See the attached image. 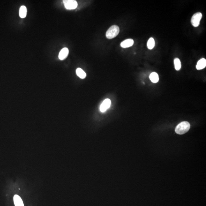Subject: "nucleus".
Returning a JSON list of instances; mask_svg holds the SVG:
<instances>
[{
	"label": "nucleus",
	"instance_id": "1",
	"mask_svg": "<svg viewBox=\"0 0 206 206\" xmlns=\"http://www.w3.org/2000/svg\"><path fill=\"white\" fill-rule=\"evenodd\" d=\"M190 123L188 121H183L180 123L175 129L177 134L182 135L188 132L190 128Z\"/></svg>",
	"mask_w": 206,
	"mask_h": 206
},
{
	"label": "nucleus",
	"instance_id": "2",
	"mask_svg": "<svg viewBox=\"0 0 206 206\" xmlns=\"http://www.w3.org/2000/svg\"><path fill=\"white\" fill-rule=\"evenodd\" d=\"M119 27L117 25H113L110 27L106 31V36L107 38L112 39L116 37L119 34Z\"/></svg>",
	"mask_w": 206,
	"mask_h": 206
},
{
	"label": "nucleus",
	"instance_id": "3",
	"mask_svg": "<svg viewBox=\"0 0 206 206\" xmlns=\"http://www.w3.org/2000/svg\"><path fill=\"white\" fill-rule=\"evenodd\" d=\"M202 17V15L201 12L196 13L194 14L191 20V23L192 25L195 27H198L199 25Z\"/></svg>",
	"mask_w": 206,
	"mask_h": 206
},
{
	"label": "nucleus",
	"instance_id": "4",
	"mask_svg": "<svg viewBox=\"0 0 206 206\" xmlns=\"http://www.w3.org/2000/svg\"><path fill=\"white\" fill-rule=\"evenodd\" d=\"M63 2L65 8L68 10L76 9L78 6L77 2L74 0H64Z\"/></svg>",
	"mask_w": 206,
	"mask_h": 206
},
{
	"label": "nucleus",
	"instance_id": "5",
	"mask_svg": "<svg viewBox=\"0 0 206 206\" xmlns=\"http://www.w3.org/2000/svg\"><path fill=\"white\" fill-rule=\"evenodd\" d=\"M111 100L109 99H105L100 105V112H104L109 108L111 105Z\"/></svg>",
	"mask_w": 206,
	"mask_h": 206
},
{
	"label": "nucleus",
	"instance_id": "6",
	"mask_svg": "<svg viewBox=\"0 0 206 206\" xmlns=\"http://www.w3.org/2000/svg\"><path fill=\"white\" fill-rule=\"evenodd\" d=\"M134 43V41L132 39H127L121 42L120 46L122 48H126L133 46Z\"/></svg>",
	"mask_w": 206,
	"mask_h": 206
},
{
	"label": "nucleus",
	"instance_id": "7",
	"mask_svg": "<svg viewBox=\"0 0 206 206\" xmlns=\"http://www.w3.org/2000/svg\"><path fill=\"white\" fill-rule=\"evenodd\" d=\"M69 54L68 49L65 47L61 49L59 53V58L60 60H64L67 57Z\"/></svg>",
	"mask_w": 206,
	"mask_h": 206
},
{
	"label": "nucleus",
	"instance_id": "8",
	"mask_svg": "<svg viewBox=\"0 0 206 206\" xmlns=\"http://www.w3.org/2000/svg\"><path fill=\"white\" fill-rule=\"evenodd\" d=\"M206 66V60L205 59L203 58L200 59L198 61L196 67L197 70H201L205 68Z\"/></svg>",
	"mask_w": 206,
	"mask_h": 206
},
{
	"label": "nucleus",
	"instance_id": "9",
	"mask_svg": "<svg viewBox=\"0 0 206 206\" xmlns=\"http://www.w3.org/2000/svg\"><path fill=\"white\" fill-rule=\"evenodd\" d=\"M14 201L15 206H24L22 198L18 195H15L14 197Z\"/></svg>",
	"mask_w": 206,
	"mask_h": 206
},
{
	"label": "nucleus",
	"instance_id": "10",
	"mask_svg": "<svg viewBox=\"0 0 206 206\" xmlns=\"http://www.w3.org/2000/svg\"><path fill=\"white\" fill-rule=\"evenodd\" d=\"M150 80L152 83H157L159 81V78L158 74L156 72H152L151 73L149 76Z\"/></svg>",
	"mask_w": 206,
	"mask_h": 206
},
{
	"label": "nucleus",
	"instance_id": "11",
	"mask_svg": "<svg viewBox=\"0 0 206 206\" xmlns=\"http://www.w3.org/2000/svg\"><path fill=\"white\" fill-rule=\"evenodd\" d=\"M27 9L25 6H22L20 8L19 15L21 18H24L27 16Z\"/></svg>",
	"mask_w": 206,
	"mask_h": 206
},
{
	"label": "nucleus",
	"instance_id": "12",
	"mask_svg": "<svg viewBox=\"0 0 206 206\" xmlns=\"http://www.w3.org/2000/svg\"><path fill=\"white\" fill-rule=\"evenodd\" d=\"M76 73L78 76L81 79H84L86 78V74L83 70L80 68H78L76 70Z\"/></svg>",
	"mask_w": 206,
	"mask_h": 206
},
{
	"label": "nucleus",
	"instance_id": "13",
	"mask_svg": "<svg viewBox=\"0 0 206 206\" xmlns=\"http://www.w3.org/2000/svg\"><path fill=\"white\" fill-rule=\"evenodd\" d=\"M175 67L176 70L179 71L181 68V64L180 60L178 58H175L174 60Z\"/></svg>",
	"mask_w": 206,
	"mask_h": 206
},
{
	"label": "nucleus",
	"instance_id": "14",
	"mask_svg": "<svg viewBox=\"0 0 206 206\" xmlns=\"http://www.w3.org/2000/svg\"><path fill=\"white\" fill-rule=\"evenodd\" d=\"M155 45V40L153 38H149L147 43V48L151 50L154 48Z\"/></svg>",
	"mask_w": 206,
	"mask_h": 206
}]
</instances>
